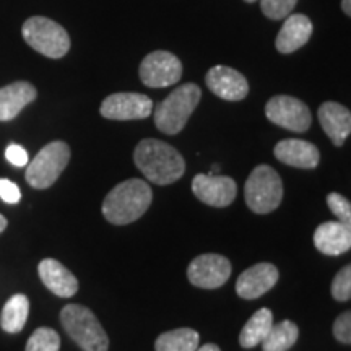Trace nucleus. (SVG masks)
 Instances as JSON below:
<instances>
[{
  "label": "nucleus",
  "instance_id": "f257e3e1",
  "mask_svg": "<svg viewBox=\"0 0 351 351\" xmlns=\"http://www.w3.org/2000/svg\"><path fill=\"white\" fill-rule=\"evenodd\" d=\"M134 163L148 181L168 186L186 173V161L169 143L156 138H145L135 147Z\"/></svg>",
  "mask_w": 351,
  "mask_h": 351
},
{
  "label": "nucleus",
  "instance_id": "f03ea898",
  "mask_svg": "<svg viewBox=\"0 0 351 351\" xmlns=\"http://www.w3.org/2000/svg\"><path fill=\"white\" fill-rule=\"evenodd\" d=\"M152 187L142 179H127L104 197L103 215L111 225H130L152 205Z\"/></svg>",
  "mask_w": 351,
  "mask_h": 351
},
{
  "label": "nucleus",
  "instance_id": "7ed1b4c3",
  "mask_svg": "<svg viewBox=\"0 0 351 351\" xmlns=\"http://www.w3.org/2000/svg\"><path fill=\"white\" fill-rule=\"evenodd\" d=\"M200 88L195 83L178 86L168 98L155 108V125L166 135L179 134L186 127L189 117L199 106Z\"/></svg>",
  "mask_w": 351,
  "mask_h": 351
},
{
  "label": "nucleus",
  "instance_id": "20e7f679",
  "mask_svg": "<svg viewBox=\"0 0 351 351\" xmlns=\"http://www.w3.org/2000/svg\"><path fill=\"white\" fill-rule=\"evenodd\" d=\"M60 324L67 335L83 351H108L109 339L93 311L85 306L69 304L60 311Z\"/></svg>",
  "mask_w": 351,
  "mask_h": 351
},
{
  "label": "nucleus",
  "instance_id": "39448f33",
  "mask_svg": "<svg viewBox=\"0 0 351 351\" xmlns=\"http://www.w3.org/2000/svg\"><path fill=\"white\" fill-rule=\"evenodd\" d=\"M244 197L254 213L267 215L275 212L283 199V184L280 174L269 165L254 168L245 181Z\"/></svg>",
  "mask_w": 351,
  "mask_h": 351
},
{
  "label": "nucleus",
  "instance_id": "423d86ee",
  "mask_svg": "<svg viewBox=\"0 0 351 351\" xmlns=\"http://www.w3.org/2000/svg\"><path fill=\"white\" fill-rule=\"evenodd\" d=\"M21 34L28 46L49 59H60L70 49L69 33L59 23L46 16H32L26 20Z\"/></svg>",
  "mask_w": 351,
  "mask_h": 351
},
{
  "label": "nucleus",
  "instance_id": "0eeeda50",
  "mask_svg": "<svg viewBox=\"0 0 351 351\" xmlns=\"http://www.w3.org/2000/svg\"><path fill=\"white\" fill-rule=\"evenodd\" d=\"M70 161V148L65 142H51L43 147L26 168V182L34 189H49Z\"/></svg>",
  "mask_w": 351,
  "mask_h": 351
},
{
  "label": "nucleus",
  "instance_id": "6e6552de",
  "mask_svg": "<svg viewBox=\"0 0 351 351\" xmlns=\"http://www.w3.org/2000/svg\"><path fill=\"white\" fill-rule=\"evenodd\" d=\"M265 116L275 125L298 132V134L306 132L313 124V116H311L309 108L301 99L287 95L274 96L265 104Z\"/></svg>",
  "mask_w": 351,
  "mask_h": 351
},
{
  "label": "nucleus",
  "instance_id": "1a4fd4ad",
  "mask_svg": "<svg viewBox=\"0 0 351 351\" xmlns=\"http://www.w3.org/2000/svg\"><path fill=\"white\" fill-rule=\"evenodd\" d=\"M138 73L145 86L166 88L181 80L182 64L168 51H155L142 60Z\"/></svg>",
  "mask_w": 351,
  "mask_h": 351
},
{
  "label": "nucleus",
  "instance_id": "9d476101",
  "mask_svg": "<svg viewBox=\"0 0 351 351\" xmlns=\"http://www.w3.org/2000/svg\"><path fill=\"white\" fill-rule=\"evenodd\" d=\"M231 276V262L219 254H202L189 263L187 278L194 287L215 289L223 287Z\"/></svg>",
  "mask_w": 351,
  "mask_h": 351
},
{
  "label": "nucleus",
  "instance_id": "9b49d317",
  "mask_svg": "<svg viewBox=\"0 0 351 351\" xmlns=\"http://www.w3.org/2000/svg\"><path fill=\"white\" fill-rule=\"evenodd\" d=\"M99 112L111 121L147 119L153 112V101L142 93H114L103 101Z\"/></svg>",
  "mask_w": 351,
  "mask_h": 351
},
{
  "label": "nucleus",
  "instance_id": "f8f14e48",
  "mask_svg": "<svg viewBox=\"0 0 351 351\" xmlns=\"http://www.w3.org/2000/svg\"><path fill=\"white\" fill-rule=\"evenodd\" d=\"M192 191L197 199L210 207L223 208L231 205L238 194V186L234 179L226 178V176H208L197 174L192 181Z\"/></svg>",
  "mask_w": 351,
  "mask_h": 351
},
{
  "label": "nucleus",
  "instance_id": "ddd939ff",
  "mask_svg": "<svg viewBox=\"0 0 351 351\" xmlns=\"http://www.w3.org/2000/svg\"><path fill=\"white\" fill-rule=\"evenodd\" d=\"M208 90L225 101H241L249 95V83L243 73L226 65H215L205 77Z\"/></svg>",
  "mask_w": 351,
  "mask_h": 351
},
{
  "label": "nucleus",
  "instance_id": "4468645a",
  "mask_svg": "<svg viewBox=\"0 0 351 351\" xmlns=\"http://www.w3.org/2000/svg\"><path fill=\"white\" fill-rule=\"evenodd\" d=\"M278 276V269L274 263H256L239 275L238 282H236V293L243 300H257L275 287Z\"/></svg>",
  "mask_w": 351,
  "mask_h": 351
},
{
  "label": "nucleus",
  "instance_id": "2eb2a0df",
  "mask_svg": "<svg viewBox=\"0 0 351 351\" xmlns=\"http://www.w3.org/2000/svg\"><path fill=\"white\" fill-rule=\"evenodd\" d=\"M275 158L283 165L301 169H314L319 166L320 153L314 143L300 138H287L275 145Z\"/></svg>",
  "mask_w": 351,
  "mask_h": 351
},
{
  "label": "nucleus",
  "instance_id": "dca6fc26",
  "mask_svg": "<svg viewBox=\"0 0 351 351\" xmlns=\"http://www.w3.org/2000/svg\"><path fill=\"white\" fill-rule=\"evenodd\" d=\"M38 274L49 291L59 298H72L78 291V280L67 267L56 258H44L39 262Z\"/></svg>",
  "mask_w": 351,
  "mask_h": 351
},
{
  "label": "nucleus",
  "instance_id": "f3484780",
  "mask_svg": "<svg viewBox=\"0 0 351 351\" xmlns=\"http://www.w3.org/2000/svg\"><path fill=\"white\" fill-rule=\"evenodd\" d=\"M313 21L301 13H293L285 19V23L275 39L276 51L282 54H291L301 49L313 36Z\"/></svg>",
  "mask_w": 351,
  "mask_h": 351
},
{
  "label": "nucleus",
  "instance_id": "a211bd4d",
  "mask_svg": "<svg viewBox=\"0 0 351 351\" xmlns=\"http://www.w3.org/2000/svg\"><path fill=\"white\" fill-rule=\"evenodd\" d=\"M319 122L335 147H341L351 134V112L343 104L327 101L319 108Z\"/></svg>",
  "mask_w": 351,
  "mask_h": 351
},
{
  "label": "nucleus",
  "instance_id": "6ab92c4d",
  "mask_svg": "<svg viewBox=\"0 0 351 351\" xmlns=\"http://www.w3.org/2000/svg\"><path fill=\"white\" fill-rule=\"evenodd\" d=\"M314 245L326 256H340L351 247V225L341 221H326L314 232Z\"/></svg>",
  "mask_w": 351,
  "mask_h": 351
},
{
  "label": "nucleus",
  "instance_id": "aec40b11",
  "mask_svg": "<svg viewBox=\"0 0 351 351\" xmlns=\"http://www.w3.org/2000/svg\"><path fill=\"white\" fill-rule=\"evenodd\" d=\"M36 96V88L28 82H15L0 88V121L15 119Z\"/></svg>",
  "mask_w": 351,
  "mask_h": 351
},
{
  "label": "nucleus",
  "instance_id": "412c9836",
  "mask_svg": "<svg viewBox=\"0 0 351 351\" xmlns=\"http://www.w3.org/2000/svg\"><path fill=\"white\" fill-rule=\"evenodd\" d=\"M274 326V314L267 307L258 309L251 319L247 320L243 330L239 333V343L243 348H254L261 345L262 340L269 333L270 327Z\"/></svg>",
  "mask_w": 351,
  "mask_h": 351
},
{
  "label": "nucleus",
  "instance_id": "4be33fe9",
  "mask_svg": "<svg viewBox=\"0 0 351 351\" xmlns=\"http://www.w3.org/2000/svg\"><path fill=\"white\" fill-rule=\"evenodd\" d=\"M29 314V300L25 295H13L5 302L0 315V326L7 333H19L23 330Z\"/></svg>",
  "mask_w": 351,
  "mask_h": 351
},
{
  "label": "nucleus",
  "instance_id": "5701e85b",
  "mask_svg": "<svg viewBox=\"0 0 351 351\" xmlns=\"http://www.w3.org/2000/svg\"><path fill=\"white\" fill-rule=\"evenodd\" d=\"M200 345V335L194 328H176L161 333L155 341L156 351H195Z\"/></svg>",
  "mask_w": 351,
  "mask_h": 351
},
{
  "label": "nucleus",
  "instance_id": "b1692460",
  "mask_svg": "<svg viewBox=\"0 0 351 351\" xmlns=\"http://www.w3.org/2000/svg\"><path fill=\"white\" fill-rule=\"evenodd\" d=\"M300 337V328L291 320H282L280 324H274L270 327L265 339L262 340L263 351H288L296 343Z\"/></svg>",
  "mask_w": 351,
  "mask_h": 351
},
{
  "label": "nucleus",
  "instance_id": "393cba45",
  "mask_svg": "<svg viewBox=\"0 0 351 351\" xmlns=\"http://www.w3.org/2000/svg\"><path fill=\"white\" fill-rule=\"evenodd\" d=\"M60 337L54 328L39 327L29 337L26 343V351H59Z\"/></svg>",
  "mask_w": 351,
  "mask_h": 351
},
{
  "label": "nucleus",
  "instance_id": "a878e982",
  "mask_svg": "<svg viewBox=\"0 0 351 351\" xmlns=\"http://www.w3.org/2000/svg\"><path fill=\"white\" fill-rule=\"evenodd\" d=\"M298 0H261L263 15L270 20H285L291 15Z\"/></svg>",
  "mask_w": 351,
  "mask_h": 351
},
{
  "label": "nucleus",
  "instance_id": "bb28decb",
  "mask_svg": "<svg viewBox=\"0 0 351 351\" xmlns=\"http://www.w3.org/2000/svg\"><path fill=\"white\" fill-rule=\"evenodd\" d=\"M332 296L337 301H348L351 298V265H345L333 278Z\"/></svg>",
  "mask_w": 351,
  "mask_h": 351
},
{
  "label": "nucleus",
  "instance_id": "cd10ccee",
  "mask_svg": "<svg viewBox=\"0 0 351 351\" xmlns=\"http://www.w3.org/2000/svg\"><path fill=\"white\" fill-rule=\"evenodd\" d=\"M327 205L330 212L339 218V221L351 225V204L348 199L337 194V192H332V194L327 195Z\"/></svg>",
  "mask_w": 351,
  "mask_h": 351
},
{
  "label": "nucleus",
  "instance_id": "c85d7f7f",
  "mask_svg": "<svg viewBox=\"0 0 351 351\" xmlns=\"http://www.w3.org/2000/svg\"><path fill=\"white\" fill-rule=\"evenodd\" d=\"M333 335L335 339L340 341V343L350 345L351 343V313L346 311V313L340 314L337 317L335 322H333Z\"/></svg>",
  "mask_w": 351,
  "mask_h": 351
},
{
  "label": "nucleus",
  "instance_id": "c756f323",
  "mask_svg": "<svg viewBox=\"0 0 351 351\" xmlns=\"http://www.w3.org/2000/svg\"><path fill=\"white\" fill-rule=\"evenodd\" d=\"M0 199L7 204H19L21 199V192L15 182L8 179H0Z\"/></svg>",
  "mask_w": 351,
  "mask_h": 351
},
{
  "label": "nucleus",
  "instance_id": "7c9ffc66",
  "mask_svg": "<svg viewBox=\"0 0 351 351\" xmlns=\"http://www.w3.org/2000/svg\"><path fill=\"white\" fill-rule=\"evenodd\" d=\"M5 158L8 160V163H12L13 166H19V168L29 163L28 153H26L23 147H20V145H16V143L8 145L7 150H5Z\"/></svg>",
  "mask_w": 351,
  "mask_h": 351
},
{
  "label": "nucleus",
  "instance_id": "2f4dec72",
  "mask_svg": "<svg viewBox=\"0 0 351 351\" xmlns=\"http://www.w3.org/2000/svg\"><path fill=\"white\" fill-rule=\"evenodd\" d=\"M195 351H221V350H219V346H218V345H215V343H207V345H202V346H199V348H197Z\"/></svg>",
  "mask_w": 351,
  "mask_h": 351
},
{
  "label": "nucleus",
  "instance_id": "473e14b6",
  "mask_svg": "<svg viewBox=\"0 0 351 351\" xmlns=\"http://www.w3.org/2000/svg\"><path fill=\"white\" fill-rule=\"evenodd\" d=\"M341 10L346 16H351V0H341Z\"/></svg>",
  "mask_w": 351,
  "mask_h": 351
},
{
  "label": "nucleus",
  "instance_id": "72a5a7b5",
  "mask_svg": "<svg viewBox=\"0 0 351 351\" xmlns=\"http://www.w3.org/2000/svg\"><path fill=\"white\" fill-rule=\"evenodd\" d=\"M7 225H8L7 218H5V217H3V215H0V232H2V231H5V228H7Z\"/></svg>",
  "mask_w": 351,
  "mask_h": 351
},
{
  "label": "nucleus",
  "instance_id": "f704fd0d",
  "mask_svg": "<svg viewBox=\"0 0 351 351\" xmlns=\"http://www.w3.org/2000/svg\"><path fill=\"white\" fill-rule=\"evenodd\" d=\"M245 2H249V3H252V2H256V0H245Z\"/></svg>",
  "mask_w": 351,
  "mask_h": 351
}]
</instances>
